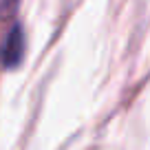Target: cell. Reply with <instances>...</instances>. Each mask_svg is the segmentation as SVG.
<instances>
[{
    "mask_svg": "<svg viewBox=\"0 0 150 150\" xmlns=\"http://www.w3.org/2000/svg\"><path fill=\"white\" fill-rule=\"evenodd\" d=\"M20 0H0V18H11L16 9H18Z\"/></svg>",
    "mask_w": 150,
    "mask_h": 150,
    "instance_id": "7a4b0ae2",
    "label": "cell"
},
{
    "mask_svg": "<svg viewBox=\"0 0 150 150\" xmlns=\"http://www.w3.org/2000/svg\"><path fill=\"white\" fill-rule=\"evenodd\" d=\"M22 53H24V33H22V27L16 24L9 31L2 49H0V62H2V66H7V69L18 66L20 60H22Z\"/></svg>",
    "mask_w": 150,
    "mask_h": 150,
    "instance_id": "6da1fadb",
    "label": "cell"
}]
</instances>
